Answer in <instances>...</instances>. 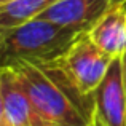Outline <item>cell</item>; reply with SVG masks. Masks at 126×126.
<instances>
[{"label": "cell", "mask_w": 126, "mask_h": 126, "mask_svg": "<svg viewBox=\"0 0 126 126\" xmlns=\"http://www.w3.org/2000/svg\"><path fill=\"white\" fill-rule=\"evenodd\" d=\"M35 115V126H81L91 120L93 96H83L54 65L15 62Z\"/></svg>", "instance_id": "obj_1"}, {"label": "cell", "mask_w": 126, "mask_h": 126, "mask_svg": "<svg viewBox=\"0 0 126 126\" xmlns=\"http://www.w3.org/2000/svg\"><path fill=\"white\" fill-rule=\"evenodd\" d=\"M83 32L43 18H34L10 29H0L2 65L32 62L53 65Z\"/></svg>", "instance_id": "obj_2"}, {"label": "cell", "mask_w": 126, "mask_h": 126, "mask_svg": "<svg viewBox=\"0 0 126 126\" xmlns=\"http://www.w3.org/2000/svg\"><path fill=\"white\" fill-rule=\"evenodd\" d=\"M115 58L104 53L89 38L88 32H83L54 67L62 72L75 89L83 96H93L102 83L112 61Z\"/></svg>", "instance_id": "obj_3"}, {"label": "cell", "mask_w": 126, "mask_h": 126, "mask_svg": "<svg viewBox=\"0 0 126 126\" xmlns=\"http://www.w3.org/2000/svg\"><path fill=\"white\" fill-rule=\"evenodd\" d=\"M93 113L104 126H126V88L121 58H115L93 93Z\"/></svg>", "instance_id": "obj_4"}, {"label": "cell", "mask_w": 126, "mask_h": 126, "mask_svg": "<svg viewBox=\"0 0 126 126\" xmlns=\"http://www.w3.org/2000/svg\"><path fill=\"white\" fill-rule=\"evenodd\" d=\"M0 125L35 126V115L18 72L11 65L0 70Z\"/></svg>", "instance_id": "obj_5"}, {"label": "cell", "mask_w": 126, "mask_h": 126, "mask_svg": "<svg viewBox=\"0 0 126 126\" xmlns=\"http://www.w3.org/2000/svg\"><path fill=\"white\" fill-rule=\"evenodd\" d=\"M88 35L109 56L123 58L126 53V3H112L89 27Z\"/></svg>", "instance_id": "obj_6"}, {"label": "cell", "mask_w": 126, "mask_h": 126, "mask_svg": "<svg viewBox=\"0 0 126 126\" xmlns=\"http://www.w3.org/2000/svg\"><path fill=\"white\" fill-rule=\"evenodd\" d=\"M110 5V0H59L38 18L77 29L80 32H88Z\"/></svg>", "instance_id": "obj_7"}, {"label": "cell", "mask_w": 126, "mask_h": 126, "mask_svg": "<svg viewBox=\"0 0 126 126\" xmlns=\"http://www.w3.org/2000/svg\"><path fill=\"white\" fill-rule=\"evenodd\" d=\"M59 0H13L0 5V29H10L38 18Z\"/></svg>", "instance_id": "obj_8"}, {"label": "cell", "mask_w": 126, "mask_h": 126, "mask_svg": "<svg viewBox=\"0 0 126 126\" xmlns=\"http://www.w3.org/2000/svg\"><path fill=\"white\" fill-rule=\"evenodd\" d=\"M81 126H104V125H102L101 121H99L97 118L94 117V113H93V115H91V120H89L86 125H81Z\"/></svg>", "instance_id": "obj_9"}, {"label": "cell", "mask_w": 126, "mask_h": 126, "mask_svg": "<svg viewBox=\"0 0 126 126\" xmlns=\"http://www.w3.org/2000/svg\"><path fill=\"white\" fill-rule=\"evenodd\" d=\"M121 62H123V78H125V88H126V53L121 58Z\"/></svg>", "instance_id": "obj_10"}, {"label": "cell", "mask_w": 126, "mask_h": 126, "mask_svg": "<svg viewBox=\"0 0 126 126\" xmlns=\"http://www.w3.org/2000/svg\"><path fill=\"white\" fill-rule=\"evenodd\" d=\"M112 3H126V0H110Z\"/></svg>", "instance_id": "obj_11"}, {"label": "cell", "mask_w": 126, "mask_h": 126, "mask_svg": "<svg viewBox=\"0 0 126 126\" xmlns=\"http://www.w3.org/2000/svg\"><path fill=\"white\" fill-rule=\"evenodd\" d=\"M10 2H13V0H0V5H5V3H10Z\"/></svg>", "instance_id": "obj_12"}, {"label": "cell", "mask_w": 126, "mask_h": 126, "mask_svg": "<svg viewBox=\"0 0 126 126\" xmlns=\"http://www.w3.org/2000/svg\"><path fill=\"white\" fill-rule=\"evenodd\" d=\"M0 126H6V125H0Z\"/></svg>", "instance_id": "obj_13"}]
</instances>
